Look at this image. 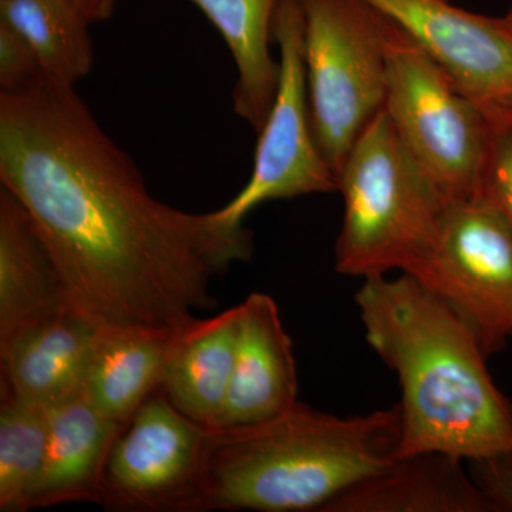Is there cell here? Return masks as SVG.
<instances>
[{"instance_id": "6da1fadb", "label": "cell", "mask_w": 512, "mask_h": 512, "mask_svg": "<svg viewBox=\"0 0 512 512\" xmlns=\"http://www.w3.org/2000/svg\"><path fill=\"white\" fill-rule=\"evenodd\" d=\"M0 181L55 259L70 311L103 326L178 330L217 308L211 284L252 234L156 200L72 84L0 92Z\"/></svg>"}, {"instance_id": "7a4b0ae2", "label": "cell", "mask_w": 512, "mask_h": 512, "mask_svg": "<svg viewBox=\"0 0 512 512\" xmlns=\"http://www.w3.org/2000/svg\"><path fill=\"white\" fill-rule=\"evenodd\" d=\"M356 305L367 343L402 387L396 457L512 453V404L466 320L409 274L365 279Z\"/></svg>"}, {"instance_id": "3957f363", "label": "cell", "mask_w": 512, "mask_h": 512, "mask_svg": "<svg viewBox=\"0 0 512 512\" xmlns=\"http://www.w3.org/2000/svg\"><path fill=\"white\" fill-rule=\"evenodd\" d=\"M400 404L339 417L296 402L259 423L208 430L202 512H325L396 458Z\"/></svg>"}, {"instance_id": "277c9868", "label": "cell", "mask_w": 512, "mask_h": 512, "mask_svg": "<svg viewBox=\"0 0 512 512\" xmlns=\"http://www.w3.org/2000/svg\"><path fill=\"white\" fill-rule=\"evenodd\" d=\"M343 224L336 271L363 281L409 272L436 237L447 202L404 147L386 110L356 141L338 175Z\"/></svg>"}, {"instance_id": "5b68a950", "label": "cell", "mask_w": 512, "mask_h": 512, "mask_svg": "<svg viewBox=\"0 0 512 512\" xmlns=\"http://www.w3.org/2000/svg\"><path fill=\"white\" fill-rule=\"evenodd\" d=\"M386 49L384 110L404 147L447 204L480 194L493 117L390 19Z\"/></svg>"}, {"instance_id": "8992f818", "label": "cell", "mask_w": 512, "mask_h": 512, "mask_svg": "<svg viewBox=\"0 0 512 512\" xmlns=\"http://www.w3.org/2000/svg\"><path fill=\"white\" fill-rule=\"evenodd\" d=\"M313 136L338 177L386 109L387 19L363 0H299Z\"/></svg>"}, {"instance_id": "52a82bcc", "label": "cell", "mask_w": 512, "mask_h": 512, "mask_svg": "<svg viewBox=\"0 0 512 512\" xmlns=\"http://www.w3.org/2000/svg\"><path fill=\"white\" fill-rule=\"evenodd\" d=\"M403 274L466 320L488 357L512 339V225L483 192L447 204L430 248Z\"/></svg>"}, {"instance_id": "ba28073f", "label": "cell", "mask_w": 512, "mask_h": 512, "mask_svg": "<svg viewBox=\"0 0 512 512\" xmlns=\"http://www.w3.org/2000/svg\"><path fill=\"white\" fill-rule=\"evenodd\" d=\"M274 37L281 49V73L274 104L258 133L254 171L234 200L212 212L231 231L245 228V217L262 202L338 191V177L313 136L299 0L279 2Z\"/></svg>"}, {"instance_id": "9c48e42d", "label": "cell", "mask_w": 512, "mask_h": 512, "mask_svg": "<svg viewBox=\"0 0 512 512\" xmlns=\"http://www.w3.org/2000/svg\"><path fill=\"white\" fill-rule=\"evenodd\" d=\"M208 430L158 389L117 434L99 505L117 512H202Z\"/></svg>"}, {"instance_id": "30bf717a", "label": "cell", "mask_w": 512, "mask_h": 512, "mask_svg": "<svg viewBox=\"0 0 512 512\" xmlns=\"http://www.w3.org/2000/svg\"><path fill=\"white\" fill-rule=\"evenodd\" d=\"M412 37L491 116L512 104V29L450 0H363Z\"/></svg>"}, {"instance_id": "8fae6325", "label": "cell", "mask_w": 512, "mask_h": 512, "mask_svg": "<svg viewBox=\"0 0 512 512\" xmlns=\"http://www.w3.org/2000/svg\"><path fill=\"white\" fill-rule=\"evenodd\" d=\"M239 308L237 356L218 427L272 419L299 402L292 340L278 305L272 296L254 292Z\"/></svg>"}, {"instance_id": "7c38bea8", "label": "cell", "mask_w": 512, "mask_h": 512, "mask_svg": "<svg viewBox=\"0 0 512 512\" xmlns=\"http://www.w3.org/2000/svg\"><path fill=\"white\" fill-rule=\"evenodd\" d=\"M463 463L446 453L396 457L340 494L325 512H495Z\"/></svg>"}, {"instance_id": "4fadbf2b", "label": "cell", "mask_w": 512, "mask_h": 512, "mask_svg": "<svg viewBox=\"0 0 512 512\" xmlns=\"http://www.w3.org/2000/svg\"><path fill=\"white\" fill-rule=\"evenodd\" d=\"M46 417L45 466L32 510L100 504L107 460L123 426L100 413L83 393L46 406Z\"/></svg>"}, {"instance_id": "5bb4252c", "label": "cell", "mask_w": 512, "mask_h": 512, "mask_svg": "<svg viewBox=\"0 0 512 512\" xmlns=\"http://www.w3.org/2000/svg\"><path fill=\"white\" fill-rule=\"evenodd\" d=\"M70 311L55 259L29 212L0 190V349L40 320Z\"/></svg>"}, {"instance_id": "9a60e30c", "label": "cell", "mask_w": 512, "mask_h": 512, "mask_svg": "<svg viewBox=\"0 0 512 512\" xmlns=\"http://www.w3.org/2000/svg\"><path fill=\"white\" fill-rule=\"evenodd\" d=\"M96 333L72 311L40 320L0 349L2 383L42 406L82 394Z\"/></svg>"}, {"instance_id": "2e32d148", "label": "cell", "mask_w": 512, "mask_h": 512, "mask_svg": "<svg viewBox=\"0 0 512 512\" xmlns=\"http://www.w3.org/2000/svg\"><path fill=\"white\" fill-rule=\"evenodd\" d=\"M239 305L175 332L161 390L191 420L220 426L237 356Z\"/></svg>"}, {"instance_id": "e0dca14e", "label": "cell", "mask_w": 512, "mask_h": 512, "mask_svg": "<svg viewBox=\"0 0 512 512\" xmlns=\"http://www.w3.org/2000/svg\"><path fill=\"white\" fill-rule=\"evenodd\" d=\"M175 332L148 326L97 328L84 396L100 413L124 426L161 389Z\"/></svg>"}, {"instance_id": "ac0fdd59", "label": "cell", "mask_w": 512, "mask_h": 512, "mask_svg": "<svg viewBox=\"0 0 512 512\" xmlns=\"http://www.w3.org/2000/svg\"><path fill=\"white\" fill-rule=\"evenodd\" d=\"M281 0H194L218 29L237 64L234 110L256 134L264 128L278 92L279 63L269 52Z\"/></svg>"}, {"instance_id": "d6986e66", "label": "cell", "mask_w": 512, "mask_h": 512, "mask_svg": "<svg viewBox=\"0 0 512 512\" xmlns=\"http://www.w3.org/2000/svg\"><path fill=\"white\" fill-rule=\"evenodd\" d=\"M0 22L29 43L50 79L74 86L92 70L90 23L69 0H0Z\"/></svg>"}, {"instance_id": "ffe728a7", "label": "cell", "mask_w": 512, "mask_h": 512, "mask_svg": "<svg viewBox=\"0 0 512 512\" xmlns=\"http://www.w3.org/2000/svg\"><path fill=\"white\" fill-rule=\"evenodd\" d=\"M46 406L29 402L2 383L0 402V512L32 510L45 466Z\"/></svg>"}, {"instance_id": "44dd1931", "label": "cell", "mask_w": 512, "mask_h": 512, "mask_svg": "<svg viewBox=\"0 0 512 512\" xmlns=\"http://www.w3.org/2000/svg\"><path fill=\"white\" fill-rule=\"evenodd\" d=\"M491 117L493 134L481 192L500 208L512 225V121L503 113Z\"/></svg>"}, {"instance_id": "7402d4cb", "label": "cell", "mask_w": 512, "mask_h": 512, "mask_svg": "<svg viewBox=\"0 0 512 512\" xmlns=\"http://www.w3.org/2000/svg\"><path fill=\"white\" fill-rule=\"evenodd\" d=\"M35 50L6 23L0 22V89L16 92L42 76Z\"/></svg>"}, {"instance_id": "603a6c76", "label": "cell", "mask_w": 512, "mask_h": 512, "mask_svg": "<svg viewBox=\"0 0 512 512\" xmlns=\"http://www.w3.org/2000/svg\"><path fill=\"white\" fill-rule=\"evenodd\" d=\"M467 467L495 512H512V453L467 461Z\"/></svg>"}, {"instance_id": "cb8c5ba5", "label": "cell", "mask_w": 512, "mask_h": 512, "mask_svg": "<svg viewBox=\"0 0 512 512\" xmlns=\"http://www.w3.org/2000/svg\"><path fill=\"white\" fill-rule=\"evenodd\" d=\"M69 2L92 25V23L109 19L113 15L119 0H69Z\"/></svg>"}, {"instance_id": "d4e9b609", "label": "cell", "mask_w": 512, "mask_h": 512, "mask_svg": "<svg viewBox=\"0 0 512 512\" xmlns=\"http://www.w3.org/2000/svg\"><path fill=\"white\" fill-rule=\"evenodd\" d=\"M505 22H507V25L510 26L512 29V8L508 10L507 15L504 16Z\"/></svg>"}, {"instance_id": "484cf974", "label": "cell", "mask_w": 512, "mask_h": 512, "mask_svg": "<svg viewBox=\"0 0 512 512\" xmlns=\"http://www.w3.org/2000/svg\"><path fill=\"white\" fill-rule=\"evenodd\" d=\"M504 116L507 117L508 120L512 121V104L508 107L507 110L504 111Z\"/></svg>"}]
</instances>
